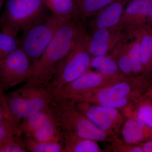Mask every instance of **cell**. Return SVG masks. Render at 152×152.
I'll return each instance as SVG.
<instances>
[{
  "mask_svg": "<svg viewBox=\"0 0 152 152\" xmlns=\"http://www.w3.org/2000/svg\"><path fill=\"white\" fill-rule=\"evenodd\" d=\"M21 136L16 135L0 143V152H26Z\"/></svg>",
  "mask_w": 152,
  "mask_h": 152,
  "instance_id": "26",
  "label": "cell"
},
{
  "mask_svg": "<svg viewBox=\"0 0 152 152\" xmlns=\"http://www.w3.org/2000/svg\"><path fill=\"white\" fill-rule=\"evenodd\" d=\"M64 152H103L98 142L64 132Z\"/></svg>",
  "mask_w": 152,
  "mask_h": 152,
  "instance_id": "16",
  "label": "cell"
},
{
  "mask_svg": "<svg viewBox=\"0 0 152 152\" xmlns=\"http://www.w3.org/2000/svg\"><path fill=\"white\" fill-rule=\"evenodd\" d=\"M18 125L12 120L0 124V143L16 135H19Z\"/></svg>",
  "mask_w": 152,
  "mask_h": 152,
  "instance_id": "27",
  "label": "cell"
},
{
  "mask_svg": "<svg viewBox=\"0 0 152 152\" xmlns=\"http://www.w3.org/2000/svg\"><path fill=\"white\" fill-rule=\"evenodd\" d=\"M64 132L96 141L108 140L109 135L96 126L77 108L72 100L54 96L50 103Z\"/></svg>",
  "mask_w": 152,
  "mask_h": 152,
  "instance_id": "5",
  "label": "cell"
},
{
  "mask_svg": "<svg viewBox=\"0 0 152 152\" xmlns=\"http://www.w3.org/2000/svg\"><path fill=\"white\" fill-rule=\"evenodd\" d=\"M91 67L104 75L111 77L124 76L120 71L116 61L111 55L92 56Z\"/></svg>",
  "mask_w": 152,
  "mask_h": 152,
  "instance_id": "18",
  "label": "cell"
},
{
  "mask_svg": "<svg viewBox=\"0 0 152 152\" xmlns=\"http://www.w3.org/2000/svg\"><path fill=\"white\" fill-rule=\"evenodd\" d=\"M22 138L27 151L32 152H64L63 142L39 141L29 137H22Z\"/></svg>",
  "mask_w": 152,
  "mask_h": 152,
  "instance_id": "21",
  "label": "cell"
},
{
  "mask_svg": "<svg viewBox=\"0 0 152 152\" xmlns=\"http://www.w3.org/2000/svg\"><path fill=\"white\" fill-rule=\"evenodd\" d=\"M6 0H0V26H1V10L2 7V6L4 5V4H5V2Z\"/></svg>",
  "mask_w": 152,
  "mask_h": 152,
  "instance_id": "30",
  "label": "cell"
},
{
  "mask_svg": "<svg viewBox=\"0 0 152 152\" xmlns=\"http://www.w3.org/2000/svg\"><path fill=\"white\" fill-rule=\"evenodd\" d=\"M126 77L106 76L97 71L90 70L78 78L55 91L54 97L69 99L76 102L87 93L111 84Z\"/></svg>",
  "mask_w": 152,
  "mask_h": 152,
  "instance_id": "9",
  "label": "cell"
},
{
  "mask_svg": "<svg viewBox=\"0 0 152 152\" xmlns=\"http://www.w3.org/2000/svg\"><path fill=\"white\" fill-rule=\"evenodd\" d=\"M89 35L83 23L73 46L59 64L47 86L53 93L91 70L92 56L88 50Z\"/></svg>",
  "mask_w": 152,
  "mask_h": 152,
  "instance_id": "2",
  "label": "cell"
},
{
  "mask_svg": "<svg viewBox=\"0 0 152 152\" xmlns=\"http://www.w3.org/2000/svg\"><path fill=\"white\" fill-rule=\"evenodd\" d=\"M66 21L51 12L42 20L23 31V36L20 39V47L29 57L33 66L48 47Z\"/></svg>",
  "mask_w": 152,
  "mask_h": 152,
  "instance_id": "6",
  "label": "cell"
},
{
  "mask_svg": "<svg viewBox=\"0 0 152 152\" xmlns=\"http://www.w3.org/2000/svg\"><path fill=\"white\" fill-rule=\"evenodd\" d=\"M134 39L127 42L128 53L130 58L133 75L136 76L142 73V66L140 54V42L141 34L140 30L134 32Z\"/></svg>",
  "mask_w": 152,
  "mask_h": 152,
  "instance_id": "22",
  "label": "cell"
},
{
  "mask_svg": "<svg viewBox=\"0 0 152 152\" xmlns=\"http://www.w3.org/2000/svg\"><path fill=\"white\" fill-rule=\"evenodd\" d=\"M130 35V32L118 26L94 30L89 35L88 50L92 56L108 55Z\"/></svg>",
  "mask_w": 152,
  "mask_h": 152,
  "instance_id": "10",
  "label": "cell"
},
{
  "mask_svg": "<svg viewBox=\"0 0 152 152\" xmlns=\"http://www.w3.org/2000/svg\"><path fill=\"white\" fill-rule=\"evenodd\" d=\"M4 92L0 89V124L9 120H12Z\"/></svg>",
  "mask_w": 152,
  "mask_h": 152,
  "instance_id": "28",
  "label": "cell"
},
{
  "mask_svg": "<svg viewBox=\"0 0 152 152\" xmlns=\"http://www.w3.org/2000/svg\"><path fill=\"white\" fill-rule=\"evenodd\" d=\"M129 37L120 42L112 51L111 55L116 61L121 73L126 77H132L134 75L127 42Z\"/></svg>",
  "mask_w": 152,
  "mask_h": 152,
  "instance_id": "19",
  "label": "cell"
},
{
  "mask_svg": "<svg viewBox=\"0 0 152 152\" xmlns=\"http://www.w3.org/2000/svg\"><path fill=\"white\" fill-rule=\"evenodd\" d=\"M52 13L64 20H83L74 0H43Z\"/></svg>",
  "mask_w": 152,
  "mask_h": 152,
  "instance_id": "15",
  "label": "cell"
},
{
  "mask_svg": "<svg viewBox=\"0 0 152 152\" xmlns=\"http://www.w3.org/2000/svg\"><path fill=\"white\" fill-rule=\"evenodd\" d=\"M121 134L125 142L132 145H140L152 140V128L135 117L126 118Z\"/></svg>",
  "mask_w": 152,
  "mask_h": 152,
  "instance_id": "13",
  "label": "cell"
},
{
  "mask_svg": "<svg viewBox=\"0 0 152 152\" xmlns=\"http://www.w3.org/2000/svg\"><path fill=\"white\" fill-rule=\"evenodd\" d=\"M107 141L110 142V148L113 152H144L140 145L128 143L123 139L119 138L118 136L110 137Z\"/></svg>",
  "mask_w": 152,
  "mask_h": 152,
  "instance_id": "25",
  "label": "cell"
},
{
  "mask_svg": "<svg viewBox=\"0 0 152 152\" xmlns=\"http://www.w3.org/2000/svg\"><path fill=\"white\" fill-rule=\"evenodd\" d=\"M32 69V63L20 47L0 61V89L5 92L22 83H26Z\"/></svg>",
  "mask_w": 152,
  "mask_h": 152,
  "instance_id": "7",
  "label": "cell"
},
{
  "mask_svg": "<svg viewBox=\"0 0 152 152\" xmlns=\"http://www.w3.org/2000/svg\"><path fill=\"white\" fill-rule=\"evenodd\" d=\"M83 21H66L58 31L48 47L33 66L32 72L26 83L47 86L59 64L73 46Z\"/></svg>",
  "mask_w": 152,
  "mask_h": 152,
  "instance_id": "1",
  "label": "cell"
},
{
  "mask_svg": "<svg viewBox=\"0 0 152 152\" xmlns=\"http://www.w3.org/2000/svg\"><path fill=\"white\" fill-rule=\"evenodd\" d=\"M144 152H152V140L140 144Z\"/></svg>",
  "mask_w": 152,
  "mask_h": 152,
  "instance_id": "29",
  "label": "cell"
},
{
  "mask_svg": "<svg viewBox=\"0 0 152 152\" xmlns=\"http://www.w3.org/2000/svg\"><path fill=\"white\" fill-rule=\"evenodd\" d=\"M140 31V54L142 66V73L146 74L152 71V44L150 32L143 29Z\"/></svg>",
  "mask_w": 152,
  "mask_h": 152,
  "instance_id": "20",
  "label": "cell"
},
{
  "mask_svg": "<svg viewBox=\"0 0 152 152\" xmlns=\"http://www.w3.org/2000/svg\"><path fill=\"white\" fill-rule=\"evenodd\" d=\"M150 35H151V42L152 44V31L150 32Z\"/></svg>",
  "mask_w": 152,
  "mask_h": 152,
  "instance_id": "31",
  "label": "cell"
},
{
  "mask_svg": "<svg viewBox=\"0 0 152 152\" xmlns=\"http://www.w3.org/2000/svg\"><path fill=\"white\" fill-rule=\"evenodd\" d=\"M152 22V0H131L125 7L118 26L132 32Z\"/></svg>",
  "mask_w": 152,
  "mask_h": 152,
  "instance_id": "11",
  "label": "cell"
},
{
  "mask_svg": "<svg viewBox=\"0 0 152 152\" xmlns=\"http://www.w3.org/2000/svg\"><path fill=\"white\" fill-rule=\"evenodd\" d=\"M131 0H114L97 13L89 23L92 31L109 29L118 26L125 7Z\"/></svg>",
  "mask_w": 152,
  "mask_h": 152,
  "instance_id": "12",
  "label": "cell"
},
{
  "mask_svg": "<svg viewBox=\"0 0 152 152\" xmlns=\"http://www.w3.org/2000/svg\"><path fill=\"white\" fill-rule=\"evenodd\" d=\"M20 39L18 36L3 31L0 32V61L20 48Z\"/></svg>",
  "mask_w": 152,
  "mask_h": 152,
  "instance_id": "24",
  "label": "cell"
},
{
  "mask_svg": "<svg viewBox=\"0 0 152 152\" xmlns=\"http://www.w3.org/2000/svg\"><path fill=\"white\" fill-rule=\"evenodd\" d=\"M6 96L11 120L19 124L22 120L48 107L54 94L48 86L26 83Z\"/></svg>",
  "mask_w": 152,
  "mask_h": 152,
  "instance_id": "4",
  "label": "cell"
},
{
  "mask_svg": "<svg viewBox=\"0 0 152 152\" xmlns=\"http://www.w3.org/2000/svg\"><path fill=\"white\" fill-rule=\"evenodd\" d=\"M50 13L43 0H6L0 27L3 31L18 36Z\"/></svg>",
  "mask_w": 152,
  "mask_h": 152,
  "instance_id": "3",
  "label": "cell"
},
{
  "mask_svg": "<svg viewBox=\"0 0 152 152\" xmlns=\"http://www.w3.org/2000/svg\"><path fill=\"white\" fill-rule=\"evenodd\" d=\"M126 118L135 117L152 128V99L141 96L122 110Z\"/></svg>",
  "mask_w": 152,
  "mask_h": 152,
  "instance_id": "17",
  "label": "cell"
},
{
  "mask_svg": "<svg viewBox=\"0 0 152 152\" xmlns=\"http://www.w3.org/2000/svg\"><path fill=\"white\" fill-rule=\"evenodd\" d=\"M82 113L109 137L118 136L126 118L118 109L103 107L86 102H76Z\"/></svg>",
  "mask_w": 152,
  "mask_h": 152,
  "instance_id": "8",
  "label": "cell"
},
{
  "mask_svg": "<svg viewBox=\"0 0 152 152\" xmlns=\"http://www.w3.org/2000/svg\"><path fill=\"white\" fill-rule=\"evenodd\" d=\"M114 0H78L77 1L84 20L92 18Z\"/></svg>",
  "mask_w": 152,
  "mask_h": 152,
  "instance_id": "23",
  "label": "cell"
},
{
  "mask_svg": "<svg viewBox=\"0 0 152 152\" xmlns=\"http://www.w3.org/2000/svg\"><path fill=\"white\" fill-rule=\"evenodd\" d=\"M74 1H75L76 2H77V1H78V0H74Z\"/></svg>",
  "mask_w": 152,
  "mask_h": 152,
  "instance_id": "32",
  "label": "cell"
},
{
  "mask_svg": "<svg viewBox=\"0 0 152 152\" xmlns=\"http://www.w3.org/2000/svg\"><path fill=\"white\" fill-rule=\"evenodd\" d=\"M57 118L56 114L53 107L47 108L21 121L18 125L20 135L28 137L47 123Z\"/></svg>",
  "mask_w": 152,
  "mask_h": 152,
  "instance_id": "14",
  "label": "cell"
}]
</instances>
